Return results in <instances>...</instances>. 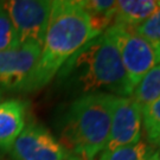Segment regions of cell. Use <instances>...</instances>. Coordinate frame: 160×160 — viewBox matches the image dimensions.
Here are the masks:
<instances>
[{
	"mask_svg": "<svg viewBox=\"0 0 160 160\" xmlns=\"http://www.w3.org/2000/svg\"><path fill=\"white\" fill-rule=\"evenodd\" d=\"M58 84L78 96L110 94L132 95V88L112 36L104 31L83 45L57 72Z\"/></svg>",
	"mask_w": 160,
	"mask_h": 160,
	"instance_id": "1",
	"label": "cell"
},
{
	"mask_svg": "<svg viewBox=\"0 0 160 160\" xmlns=\"http://www.w3.org/2000/svg\"><path fill=\"white\" fill-rule=\"evenodd\" d=\"M97 36L80 0L52 1L39 59L22 92H32L44 88L69 58Z\"/></svg>",
	"mask_w": 160,
	"mask_h": 160,
	"instance_id": "2",
	"label": "cell"
},
{
	"mask_svg": "<svg viewBox=\"0 0 160 160\" xmlns=\"http://www.w3.org/2000/svg\"><path fill=\"white\" fill-rule=\"evenodd\" d=\"M118 96L88 94L76 97L59 125V142L77 160H95L106 147Z\"/></svg>",
	"mask_w": 160,
	"mask_h": 160,
	"instance_id": "3",
	"label": "cell"
},
{
	"mask_svg": "<svg viewBox=\"0 0 160 160\" xmlns=\"http://www.w3.org/2000/svg\"><path fill=\"white\" fill-rule=\"evenodd\" d=\"M106 31L112 36L119 50L122 65L133 90L143 76L160 63L158 52L133 26L112 24Z\"/></svg>",
	"mask_w": 160,
	"mask_h": 160,
	"instance_id": "4",
	"label": "cell"
},
{
	"mask_svg": "<svg viewBox=\"0 0 160 160\" xmlns=\"http://www.w3.org/2000/svg\"><path fill=\"white\" fill-rule=\"evenodd\" d=\"M2 5L13 24L19 45L28 43L43 45L52 1L11 0L2 1Z\"/></svg>",
	"mask_w": 160,
	"mask_h": 160,
	"instance_id": "5",
	"label": "cell"
},
{
	"mask_svg": "<svg viewBox=\"0 0 160 160\" xmlns=\"http://www.w3.org/2000/svg\"><path fill=\"white\" fill-rule=\"evenodd\" d=\"M7 154L11 160H77L48 128L33 120L26 123Z\"/></svg>",
	"mask_w": 160,
	"mask_h": 160,
	"instance_id": "6",
	"label": "cell"
},
{
	"mask_svg": "<svg viewBox=\"0 0 160 160\" xmlns=\"http://www.w3.org/2000/svg\"><path fill=\"white\" fill-rule=\"evenodd\" d=\"M142 113L141 106L131 96L116 97L112 113L108 140L103 151L131 146L141 140Z\"/></svg>",
	"mask_w": 160,
	"mask_h": 160,
	"instance_id": "7",
	"label": "cell"
},
{
	"mask_svg": "<svg viewBox=\"0 0 160 160\" xmlns=\"http://www.w3.org/2000/svg\"><path fill=\"white\" fill-rule=\"evenodd\" d=\"M42 45L28 43L0 52V89L22 92L39 59Z\"/></svg>",
	"mask_w": 160,
	"mask_h": 160,
	"instance_id": "8",
	"label": "cell"
},
{
	"mask_svg": "<svg viewBox=\"0 0 160 160\" xmlns=\"http://www.w3.org/2000/svg\"><path fill=\"white\" fill-rule=\"evenodd\" d=\"M30 104L10 98L0 102V154H7L28 123Z\"/></svg>",
	"mask_w": 160,
	"mask_h": 160,
	"instance_id": "9",
	"label": "cell"
},
{
	"mask_svg": "<svg viewBox=\"0 0 160 160\" xmlns=\"http://www.w3.org/2000/svg\"><path fill=\"white\" fill-rule=\"evenodd\" d=\"M158 6L157 0H118L113 24L135 28L152 16Z\"/></svg>",
	"mask_w": 160,
	"mask_h": 160,
	"instance_id": "10",
	"label": "cell"
},
{
	"mask_svg": "<svg viewBox=\"0 0 160 160\" xmlns=\"http://www.w3.org/2000/svg\"><path fill=\"white\" fill-rule=\"evenodd\" d=\"M131 97L141 107L160 97V63L152 68L133 89Z\"/></svg>",
	"mask_w": 160,
	"mask_h": 160,
	"instance_id": "11",
	"label": "cell"
},
{
	"mask_svg": "<svg viewBox=\"0 0 160 160\" xmlns=\"http://www.w3.org/2000/svg\"><path fill=\"white\" fill-rule=\"evenodd\" d=\"M142 128H145L147 143L160 147V97L141 107Z\"/></svg>",
	"mask_w": 160,
	"mask_h": 160,
	"instance_id": "12",
	"label": "cell"
},
{
	"mask_svg": "<svg viewBox=\"0 0 160 160\" xmlns=\"http://www.w3.org/2000/svg\"><path fill=\"white\" fill-rule=\"evenodd\" d=\"M153 152L152 146H149L147 141L140 140L131 146L119 147L113 151H102L98 160H147Z\"/></svg>",
	"mask_w": 160,
	"mask_h": 160,
	"instance_id": "13",
	"label": "cell"
},
{
	"mask_svg": "<svg viewBox=\"0 0 160 160\" xmlns=\"http://www.w3.org/2000/svg\"><path fill=\"white\" fill-rule=\"evenodd\" d=\"M135 31L153 45L160 59V1L154 13L143 23L135 26Z\"/></svg>",
	"mask_w": 160,
	"mask_h": 160,
	"instance_id": "14",
	"label": "cell"
},
{
	"mask_svg": "<svg viewBox=\"0 0 160 160\" xmlns=\"http://www.w3.org/2000/svg\"><path fill=\"white\" fill-rule=\"evenodd\" d=\"M19 46L17 34L8 13L0 2V52L12 50Z\"/></svg>",
	"mask_w": 160,
	"mask_h": 160,
	"instance_id": "15",
	"label": "cell"
},
{
	"mask_svg": "<svg viewBox=\"0 0 160 160\" xmlns=\"http://www.w3.org/2000/svg\"><path fill=\"white\" fill-rule=\"evenodd\" d=\"M147 160H160V151H154V152L147 158Z\"/></svg>",
	"mask_w": 160,
	"mask_h": 160,
	"instance_id": "16",
	"label": "cell"
},
{
	"mask_svg": "<svg viewBox=\"0 0 160 160\" xmlns=\"http://www.w3.org/2000/svg\"><path fill=\"white\" fill-rule=\"evenodd\" d=\"M1 98H2V90L0 89V102H1Z\"/></svg>",
	"mask_w": 160,
	"mask_h": 160,
	"instance_id": "17",
	"label": "cell"
}]
</instances>
